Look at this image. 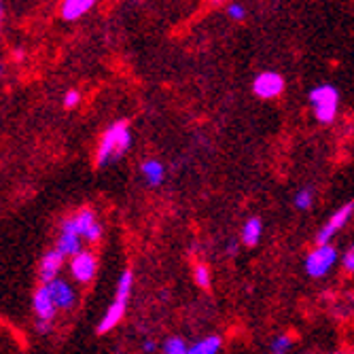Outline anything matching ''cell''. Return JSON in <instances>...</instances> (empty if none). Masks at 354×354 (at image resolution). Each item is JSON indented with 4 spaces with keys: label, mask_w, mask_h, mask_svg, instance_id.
<instances>
[{
    "label": "cell",
    "mask_w": 354,
    "mask_h": 354,
    "mask_svg": "<svg viewBox=\"0 0 354 354\" xmlns=\"http://www.w3.org/2000/svg\"><path fill=\"white\" fill-rule=\"evenodd\" d=\"M261 234H263V223H261V218L252 216V218H248L244 223V227H242V242L252 248V246L259 244Z\"/></svg>",
    "instance_id": "13"
},
{
    "label": "cell",
    "mask_w": 354,
    "mask_h": 354,
    "mask_svg": "<svg viewBox=\"0 0 354 354\" xmlns=\"http://www.w3.org/2000/svg\"><path fill=\"white\" fill-rule=\"evenodd\" d=\"M193 278H196L198 286H202V288H210V270H208V266H204V263L196 266V272H193Z\"/></svg>",
    "instance_id": "18"
},
{
    "label": "cell",
    "mask_w": 354,
    "mask_h": 354,
    "mask_svg": "<svg viewBox=\"0 0 354 354\" xmlns=\"http://www.w3.org/2000/svg\"><path fill=\"white\" fill-rule=\"evenodd\" d=\"M227 13H230V17H232V19H244V15H246L244 7H242V5H238V3L230 5V7H227Z\"/></svg>",
    "instance_id": "22"
},
{
    "label": "cell",
    "mask_w": 354,
    "mask_h": 354,
    "mask_svg": "<svg viewBox=\"0 0 354 354\" xmlns=\"http://www.w3.org/2000/svg\"><path fill=\"white\" fill-rule=\"evenodd\" d=\"M142 350H145V352H155V350H157V344L151 342V339H147V342L142 344Z\"/></svg>",
    "instance_id": "25"
},
{
    "label": "cell",
    "mask_w": 354,
    "mask_h": 354,
    "mask_svg": "<svg viewBox=\"0 0 354 354\" xmlns=\"http://www.w3.org/2000/svg\"><path fill=\"white\" fill-rule=\"evenodd\" d=\"M164 354H187V344L180 337H170L164 344Z\"/></svg>",
    "instance_id": "19"
},
{
    "label": "cell",
    "mask_w": 354,
    "mask_h": 354,
    "mask_svg": "<svg viewBox=\"0 0 354 354\" xmlns=\"http://www.w3.org/2000/svg\"><path fill=\"white\" fill-rule=\"evenodd\" d=\"M132 284H134V276L130 270H125L117 282V293H115V301L109 306L106 314L102 316L100 325H98V333H109L113 331L125 314V308H127V299H130V293H132Z\"/></svg>",
    "instance_id": "2"
},
{
    "label": "cell",
    "mask_w": 354,
    "mask_h": 354,
    "mask_svg": "<svg viewBox=\"0 0 354 354\" xmlns=\"http://www.w3.org/2000/svg\"><path fill=\"white\" fill-rule=\"evenodd\" d=\"M310 104L320 123H331L337 115L339 93L333 85H318L310 91Z\"/></svg>",
    "instance_id": "3"
},
{
    "label": "cell",
    "mask_w": 354,
    "mask_h": 354,
    "mask_svg": "<svg viewBox=\"0 0 354 354\" xmlns=\"http://www.w3.org/2000/svg\"><path fill=\"white\" fill-rule=\"evenodd\" d=\"M95 270H98V261H95V257L91 252L81 250L79 254L73 257V261H71V274L75 276V280L87 284V282L93 280Z\"/></svg>",
    "instance_id": "8"
},
{
    "label": "cell",
    "mask_w": 354,
    "mask_h": 354,
    "mask_svg": "<svg viewBox=\"0 0 354 354\" xmlns=\"http://www.w3.org/2000/svg\"><path fill=\"white\" fill-rule=\"evenodd\" d=\"M62 266H64V257L57 250H49L41 259V263H39V278H41V282L43 284L53 282L57 278Z\"/></svg>",
    "instance_id": "10"
},
{
    "label": "cell",
    "mask_w": 354,
    "mask_h": 354,
    "mask_svg": "<svg viewBox=\"0 0 354 354\" xmlns=\"http://www.w3.org/2000/svg\"><path fill=\"white\" fill-rule=\"evenodd\" d=\"M252 91H254L257 98H261V100H274L284 91V79L272 71L261 73V75H257L252 81Z\"/></svg>",
    "instance_id": "5"
},
{
    "label": "cell",
    "mask_w": 354,
    "mask_h": 354,
    "mask_svg": "<svg viewBox=\"0 0 354 354\" xmlns=\"http://www.w3.org/2000/svg\"><path fill=\"white\" fill-rule=\"evenodd\" d=\"M140 170H142V176L147 178L149 185H162V180L166 176L164 166L159 162H155V159H147V162L140 166Z\"/></svg>",
    "instance_id": "15"
},
{
    "label": "cell",
    "mask_w": 354,
    "mask_h": 354,
    "mask_svg": "<svg viewBox=\"0 0 354 354\" xmlns=\"http://www.w3.org/2000/svg\"><path fill=\"white\" fill-rule=\"evenodd\" d=\"M352 214H354V204H352V202H348V204H344L339 210H335V212H333V216L327 221L325 227L318 232V236H316V244H318V246L329 244V242H331V238H333L335 234H339V230H344V227H346V223L350 221V216H352Z\"/></svg>",
    "instance_id": "6"
},
{
    "label": "cell",
    "mask_w": 354,
    "mask_h": 354,
    "mask_svg": "<svg viewBox=\"0 0 354 354\" xmlns=\"http://www.w3.org/2000/svg\"><path fill=\"white\" fill-rule=\"evenodd\" d=\"M337 354H348V352H337Z\"/></svg>",
    "instance_id": "29"
},
{
    "label": "cell",
    "mask_w": 354,
    "mask_h": 354,
    "mask_svg": "<svg viewBox=\"0 0 354 354\" xmlns=\"http://www.w3.org/2000/svg\"><path fill=\"white\" fill-rule=\"evenodd\" d=\"M64 259H66L68 254H79L81 252V236L77 234H62L59 240H57V248H55Z\"/></svg>",
    "instance_id": "14"
},
{
    "label": "cell",
    "mask_w": 354,
    "mask_h": 354,
    "mask_svg": "<svg viewBox=\"0 0 354 354\" xmlns=\"http://www.w3.org/2000/svg\"><path fill=\"white\" fill-rule=\"evenodd\" d=\"M93 0H66V3H62V17L75 21L83 17L89 9H93Z\"/></svg>",
    "instance_id": "12"
},
{
    "label": "cell",
    "mask_w": 354,
    "mask_h": 354,
    "mask_svg": "<svg viewBox=\"0 0 354 354\" xmlns=\"http://www.w3.org/2000/svg\"><path fill=\"white\" fill-rule=\"evenodd\" d=\"M0 24H3V3H0Z\"/></svg>",
    "instance_id": "27"
},
{
    "label": "cell",
    "mask_w": 354,
    "mask_h": 354,
    "mask_svg": "<svg viewBox=\"0 0 354 354\" xmlns=\"http://www.w3.org/2000/svg\"><path fill=\"white\" fill-rule=\"evenodd\" d=\"M293 346V339L288 337V335H278L274 342H272V352L274 354H284V352H288V348Z\"/></svg>",
    "instance_id": "20"
},
{
    "label": "cell",
    "mask_w": 354,
    "mask_h": 354,
    "mask_svg": "<svg viewBox=\"0 0 354 354\" xmlns=\"http://www.w3.org/2000/svg\"><path fill=\"white\" fill-rule=\"evenodd\" d=\"M37 331L39 333H49L51 331V323H43V320H37Z\"/></svg>",
    "instance_id": "24"
},
{
    "label": "cell",
    "mask_w": 354,
    "mask_h": 354,
    "mask_svg": "<svg viewBox=\"0 0 354 354\" xmlns=\"http://www.w3.org/2000/svg\"><path fill=\"white\" fill-rule=\"evenodd\" d=\"M3 75H5V68H3V66H0V79H3Z\"/></svg>",
    "instance_id": "28"
},
{
    "label": "cell",
    "mask_w": 354,
    "mask_h": 354,
    "mask_svg": "<svg viewBox=\"0 0 354 354\" xmlns=\"http://www.w3.org/2000/svg\"><path fill=\"white\" fill-rule=\"evenodd\" d=\"M227 248H230V252H234V250H236V242H230V246H227Z\"/></svg>",
    "instance_id": "26"
},
{
    "label": "cell",
    "mask_w": 354,
    "mask_h": 354,
    "mask_svg": "<svg viewBox=\"0 0 354 354\" xmlns=\"http://www.w3.org/2000/svg\"><path fill=\"white\" fill-rule=\"evenodd\" d=\"M218 350H221V337L218 335H208L202 342L187 348V354H216Z\"/></svg>",
    "instance_id": "16"
},
{
    "label": "cell",
    "mask_w": 354,
    "mask_h": 354,
    "mask_svg": "<svg viewBox=\"0 0 354 354\" xmlns=\"http://www.w3.org/2000/svg\"><path fill=\"white\" fill-rule=\"evenodd\" d=\"M45 286H47V291L51 295V301H53L55 310H68V308H73V304H75V291H73V286L68 282L55 278L53 282H49Z\"/></svg>",
    "instance_id": "9"
},
{
    "label": "cell",
    "mask_w": 354,
    "mask_h": 354,
    "mask_svg": "<svg viewBox=\"0 0 354 354\" xmlns=\"http://www.w3.org/2000/svg\"><path fill=\"white\" fill-rule=\"evenodd\" d=\"M132 145V134H130V125L125 121H117L113 123L109 130L104 132L100 147H98V155H95V166L104 168L117 159H121L127 149Z\"/></svg>",
    "instance_id": "1"
},
{
    "label": "cell",
    "mask_w": 354,
    "mask_h": 354,
    "mask_svg": "<svg viewBox=\"0 0 354 354\" xmlns=\"http://www.w3.org/2000/svg\"><path fill=\"white\" fill-rule=\"evenodd\" d=\"M337 259V250L331 244H323V246H316L306 259V272L312 278H323L325 274H329V270L333 268Z\"/></svg>",
    "instance_id": "4"
},
{
    "label": "cell",
    "mask_w": 354,
    "mask_h": 354,
    "mask_svg": "<svg viewBox=\"0 0 354 354\" xmlns=\"http://www.w3.org/2000/svg\"><path fill=\"white\" fill-rule=\"evenodd\" d=\"M73 221H75L77 234H79L81 238H85V240H89V242H98V240H100V236H102V227H100L98 223H95V214H93V210H89V208H81V210L73 216Z\"/></svg>",
    "instance_id": "7"
},
{
    "label": "cell",
    "mask_w": 354,
    "mask_h": 354,
    "mask_svg": "<svg viewBox=\"0 0 354 354\" xmlns=\"http://www.w3.org/2000/svg\"><path fill=\"white\" fill-rule=\"evenodd\" d=\"M79 102H81V93L77 89H71V91H66V95H64V106L66 109H75Z\"/></svg>",
    "instance_id": "21"
},
{
    "label": "cell",
    "mask_w": 354,
    "mask_h": 354,
    "mask_svg": "<svg viewBox=\"0 0 354 354\" xmlns=\"http://www.w3.org/2000/svg\"><path fill=\"white\" fill-rule=\"evenodd\" d=\"M32 306H35V312H37V320H43V323H51L53 316H55V306L51 301V295L47 291V286H39L37 293H35V299H32Z\"/></svg>",
    "instance_id": "11"
},
{
    "label": "cell",
    "mask_w": 354,
    "mask_h": 354,
    "mask_svg": "<svg viewBox=\"0 0 354 354\" xmlns=\"http://www.w3.org/2000/svg\"><path fill=\"white\" fill-rule=\"evenodd\" d=\"M312 200H314V193L312 189H301L295 193V208L299 210H308L312 206Z\"/></svg>",
    "instance_id": "17"
},
{
    "label": "cell",
    "mask_w": 354,
    "mask_h": 354,
    "mask_svg": "<svg viewBox=\"0 0 354 354\" xmlns=\"http://www.w3.org/2000/svg\"><path fill=\"white\" fill-rule=\"evenodd\" d=\"M344 270L350 272V274H354V246L344 254Z\"/></svg>",
    "instance_id": "23"
}]
</instances>
